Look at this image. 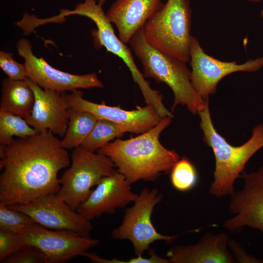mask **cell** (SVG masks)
Here are the masks:
<instances>
[{"mask_svg":"<svg viewBox=\"0 0 263 263\" xmlns=\"http://www.w3.org/2000/svg\"><path fill=\"white\" fill-rule=\"evenodd\" d=\"M0 203L24 205L60 188L57 174L69 167V154L47 130L0 145Z\"/></svg>","mask_w":263,"mask_h":263,"instance_id":"1","label":"cell"},{"mask_svg":"<svg viewBox=\"0 0 263 263\" xmlns=\"http://www.w3.org/2000/svg\"><path fill=\"white\" fill-rule=\"evenodd\" d=\"M171 118H162L155 127L135 137L117 138L97 152L110 158L131 184L141 180L153 181L162 172L170 171L180 159L174 150L167 149L159 140Z\"/></svg>","mask_w":263,"mask_h":263,"instance_id":"2","label":"cell"},{"mask_svg":"<svg viewBox=\"0 0 263 263\" xmlns=\"http://www.w3.org/2000/svg\"><path fill=\"white\" fill-rule=\"evenodd\" d=\"M129 43L141 63L144 77L165 83L171 89L174 97L172 111L179 104L186 106L193 114L205 109L208 99H204L194 88L191 71L186 62L151 46L145 38L144 27L134 34Z\"/></svg>","mask_w":263,"mask_h":263,"instance_id":"3","label":"cell"},{"mask_svg":"<svg viewBox=\"0 0 263 263\" xmlns=\"http://www.w3.org/2000/svg\"><path fill=\"white\" fill-rule=\"evenodd\" d=\"M203 140L211 147L215 158L213 181L209 193L217 198L231 195L235 192L234 183L244 171L250 158L263 147V123L255 126L251 137L244 144L234 146L215 130L210 116L208 100L205 109L198 113Z\"/></svg>","mask_w":263,"mask_h":263,"instance_id":"4","label":"cell"},{"mask_svg":"<svg viewBox=\"0 0 263 263\" xmlns=\"http://www.w3.org/2000/svg\"><path fill=\"white\" fill-rule=\"evenodd\" d=\"M189 0H168L146 22L145 38L156 49L187 62L190 59Z\"/></svg>","mask_w":263,"mask_h":263,"instance_id":"5","label":"cell"},{"mask_svg":"<svg viewBox=\"0 0 263 263\" xmlns=\"http://www.w3.org/2000/svg\"><path fill=\"white\" fill-rule=\"evenodd\" d=\"M105 1L85 0L76 5L75 13L89 18L95 24L96 29L91 31L95 47H103L123 61L131 72L134 81L139 86L147 105L152 106L161 118L173 117V114L163 104L162 95L150 87L138 69L131 49L115 35L112 23L103 9Z\"/></svg>","mask_w":263,"mask_h":263,"instance_id":"6","label":"cell"},{"mask_svg":"<svg viewBox=\"0 0 263 263\" xmlns=\"http://www.w3.org/2000/svg\"><path fill=\"white\" fill-rule=\"evenodd\" d=\"M71 158V166L59 179L61 187L56 194L75 211L88 198L93 187L115 171V166L106 155L81 146L73 149Z\"/></svg>","mask_w":263,"mask_h":263,"instance_id":"7","label":"cell"},{"mask_svg":"<svg viewBox=\"0 0 263 263\" xmlns=\"http://www.w3.org/2000/svg\"><path fill=\"white\" fill-rule=\"evenodd\" d=\"M162 196L157 188H143L133 206L126 210L121 224L112 233V237L115 239L130 241L136 256H143L155 241L164 240L170 243L180 235H162L152 223V213L155 206L162 200Z\"/></svg>","mask_w":263,"mask_h":263,"instance_id":"8","label":"cell"},{"mask_svg":"<svg viewBox=\"0 0 263 263\" xmlns=\"http://www.w3.org/2000/svg\"><path fill=\"white\" fill-rule=\"evenodd\" d=\"M190 79L194 88L205 100L215 93L219 82L228 74L238 71L256 72L263 67V56L240 64L237 61H222L207 54L199 42L190 40Z\"/></svg>","mask_w":263,"mask_h":263,"instance_id":"9","label":"cell"},{"mask_svg":"<svg viewBox=\"0 0 263 263\" xmlns=\"http://www.w3.org/2000/svg\"><path fill=\"white\" fill-rule=\"evenodd\" d=\"M16 47L24 60L27 77L43 89L65 92L104 87L95 73L74 75L52 67L42 57L34 54L31 42L26 38L19 39Z\"/></svg>","mask_w":263,"mask_h":263,"instance_id":"10","label":"cell"},{"mask_svg":"<svg viewBox=\"0 0 263 263\" xmlns=\"http://www.w3.org/2000/svg\"><path fill=\"white\" fill-rule=\"evenodd\" d=\"M240 177L244 181L243 188L230 195L229 212L233 216L223 226L232 233L248 227L263 233V166L257 171H243Z\"/></svg>","mask_w":263,"mask_h":263,"instance_id":"11","label":"cell"},{"mask_svg":"<svg viewBox=\"0 0 263 263\" xmlns=\"http://www.w3.org/2000/svg\"><path fill=\"white\" fill-rule=\"evenodd\" d=\"M24 244L34 245L46 256V263H64L96 246L97 239L81 236L68 231L48 230L38 224L18 232Z\"/></svg>","mask_w":263,"mask_h":263,"instance_id":"12","label":"cell"},{"mask_svg":"<svg viewBox=\"0 0 263 263\" xmlns=\"http://www.w3.org/2000/svg\"><path fill=\"white\" fill-rule=\"evenodd\" d=\"M8 207L26 213L45 228L71 231L90 237L93 226L90 221L73 210L56 194L45 196L26 204Z\"/></svg>","mask_w":263,"mask_h":263,"instance_id":"13","label":"cell"},{"mask_svg":"<svg viewBox=\"0 0 263 263\" xmlns=\"http://www.w3.org/2000/svg\"><path fill=\"white\" fill-rule=\"evenodd\" d=\"M80 90L66 94L69 109L91 113L98 118L111 121L122 127L126 132L140 134L155 127L162 118L151 105H147L134 110L127 111L119 107L98 104L83 98Z\"/></svg>","mask_w":263,"mask_h":263,"instance_id":"14","label":"cell"},{"mask_svg":"<svg viewBox=\"0 0 263 263\" xmlns=\"http://www.w3.org/2000/svg\"><path fill=\"white\" fill-rule=\"evenodd\" d=\"M131 184L122 174L115 171L102 178L75 211L89 221L100 218L104 213L112 214L137 198L138 194L132 191Z\"/></svg>","mask_w":263,"mask_h":263,"instance_id":"15","label":"cell"},{"mask_svg":"<svg viewBox=\"0 0 263 263\" xmlns=\"http://www.w3.org/2000/svg\"><path fill=\"white\" fill-rule=\"evenodd\" d=\"M24 80L34 92L35 101L31 115L25 120L38 132L49 130L54 134L64 136L69 113L64 92L44 89L26 77Z\"/></svg>","mask_w":263,"mask_h":263,"instance_id":"16","label":"cell"},{"mask_svg":"<svg viewBox=\"0 0 263 263\" xmlns=\"http://www.w3.org/2000/svg\"><path fill=\"white\" fill-rule=\"evenodd\" d=\"M226 233H207L194 244L176 245L167 253L170 263H233Z\"/></svg>","mask_w":263,"mask_h":263,"instance_id":"17","label":"cell"},{"mask_svg":"<svg viewBox=\"0 0 263 263\" xmlns=\"http://www.w3.org/2000/svg\"><path fill=\"white\" fill-rule=\"evenodd\" d=\"M162 4L161 0H116L106 15L120 39L127 44Z\"/></svg>","mask_w":263,"mask_h":263,"instance_id":"18","label":"cell"},{"mask_svg":"<svg viewBox=\"0 0 263 263\" xmlns=\"http://www.w3.org/2000/svg\"><path fill=\"white\" fill-rule=\"evenodd\" d=\"M35 101V94L24 80L5 77L2 81L0 111L12 113L24 119L31 114Z\"/></svg>","mask_w":263,"mask_h":263,"instance_id":"19","label":"cell"},{"mask_svg":"<svg viewBox=\"0 0 263 263\" xmlns=\"http://www.w3.org/2000/svg\"><path fill=\"white\" fill-rule=\"evenodd\" d=\"M69 122L66 132L61 140L62 146L71 150L81 146L93 130L98 117L85 111L68 109Z\"/></svg>","mask_w":263,"mask_h":263,"instance_id":"20","label":"cell"},{"mask_svg":"<svg viewBox=\"0 0 263 263\" xmlns=\"http://www.w3.org/2000/svg\"><path fill=\"white\" fill-rule=\"evenodd\" d=\"M125 132L118 124L107 119L98 118L81 146L91 152H95L110 141L118 138Z\"/></svg>","mask_w":263,"mask_h":263,"instance_id":"21","label":"cell"},{"mask_svg":"<svg viewBox=\"0 0 263 263\" xmlns=\"http://www.w3.org/2000/svg\"><path fill=\"white\" fill-rule=\"evenodd\" d=\"M38 133L23 118L0 111V145L8 144L13 139V136L23 138Z\"/></svg>","mask_w":263,"mask_h":263,"instance_id":"22","label":"cell"},{"mask_svg":"<svg viewBox=\"0 0 263 263\" xmlns=\"http://www.w3.org/2000/svg\"><path fill=\"white\" fill-rule=\"evenodd\" d=\"M170 178L173 187L183 192L192 189L198 182L196 169L186 157L180 159L173 167L170 171Z\"/></svg>","mask_w":263,"mask_h":263,"instance_id":"23","label":"cell"},{"mask_svg":"<svg viewBox=\"0 0 263 263\" xmlns=\"http://www.w3.org/2000/svg\"><path fill=\"white\" fill-rule=\"evenodd\" d=\"M36 224L34 220L26 213L0 203V229L18 233L21 229Z\"/></svg>","mask_w":263,"mask_h":263,"instance_id":"24","label":"cell"},{"mask_svg":"<svg viewBox=\"0 0 263 263\" xmlns=\"http://www.w3.org/2000/svg\"><path fill=\"white\" fill-rule=\"evenodd\" d=\"M2 263H46V256L37 246L25 244L8 255Z\"/></svg>","mask_w":263,"mask_h":263,"instance_id":"25","label":"cell"},{"mask_svg":"<svg viewBox=\"0 0 263 263\" xmlns=\"http://www.w3.org/2000/svg\"><path fill=\"white\" fill-rule=\"evenodd\" d=\"M0 67L7 77L11 79L24 80L27 77L24 64L16 61L11 53L3 51L0 52Z\"/></svg>","mask_w":263,"mask_h":263,"instance_id":"26","label":"cell"},{"mask_svg":"<svg viewBox=\"0 0 263 263\" xmlns=\"http://www.w3.org/2000/svg\"><path fill=\"white\" fill-rule=\"evenodd\" d=\"M25 245L18 233L0 229V262Z\"/></svg>","mask_w":263,"mask_h":263,"instance_id":"27","label":"cell"},{"mask_svg":"<svg viewBox=\"0 0 263 263\" xmlns=\"http://www.w3.org/2000/svg\"><path fill=\"white\" fill-rule=\"evenodd\" d=\"M149 258L139 255L126 261L114 258L111 260L103 259L94 253H86L85 256L92 262L96 263H170L168 259L159 256L152 249H149Z\"/></svg>","mask_w":263,"mask_h":263,"instance_id":"28","label":"cell"},{"mask_svg":"<svg viewBox=\"0 0 263 263\" xmlns=\"http://www.w3.org/2000/svg\"><path fill=\"white\" fill-rule=\"evenodd\" d=\"M228 247L236 261L240 263H263V259L249 255L239 243L229 239Z\"/></svg>","mask_w":263,"mask_h":263,"instance_id":"29","label":"cell"},{"mask_svg":"<svg viewBox=\"0 0 263 263\" xmlns=\"http://www.w3.org/2000/svg\"><path fill=\"white\" fill-rule=\"evenodd\" d=\"M249 0L250 1L257 2V1H261V0Z\"/></svg>","mask_w":263,"mask_h":263,"instance_id":"30","label":"cell"},{"mask_svg":"<svg viewBox=\"0 0 263 263\" xmlns=\"http://www.w3.org/2000/svg\"><path fill=\"white\" fill-rule=\"evenodd\" d=\"M261 16L263 18V10H261Z\"/></svg>","mask_w":263,"mask_h":263,"instance_id":"31","label":"cell"}]
</instances>
